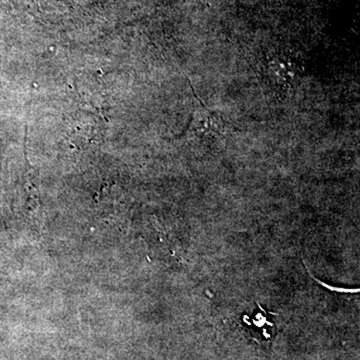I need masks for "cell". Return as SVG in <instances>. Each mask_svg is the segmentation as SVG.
<instances>
[{
  "mask_svg": "<svg viewBox=\"0 0 360 360\" xmlns=\"http://www.w3.org/2000/svg\"><path fill=\"white\" fill-rule=\"evenodd\" d=\"M269 315L270 314H267V312L258 304V310L255 311V314L251 317V321L243 319V322L248 324L250 328H252L253 326V328L262 329V335H264V338H269V329L274 326V323L269 322Z\"/></svg>",
  "mask_w": 360,
  "mask_h": 360,
  "instance_id": "cell-1",
  "label": "cell"
}]
</instances>
